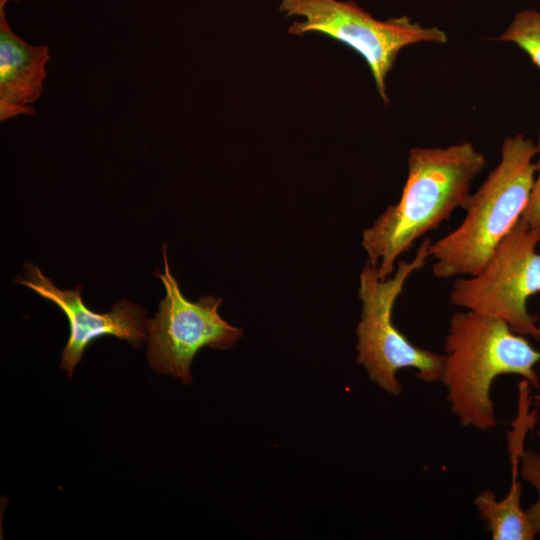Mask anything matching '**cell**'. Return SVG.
Masks as SVG:
<instances>
[{"instance_id": "obj_1", "label": "cell", "mask_w": 540, "mask_h": 540, "mask_svg": "<svg viewBox=\"0 0 540 540\" xmlns=\"http://www.w3.org/2000/svg\"><path fill=\"white\" fill-rule=\"evenodd\" d=\"M486 163L484 154L468 141L409 150L408 175L399 202L388 206L363 231L362 245L380 279L392 275L399 256L418 238L437 229L461 207Z\"/></svg>"}, {"instance_id": "obj_2", "label": "cell", "mask_w": 540, "mask_h": 540, "mask_svg": "<svg viewBox=\"0 0 540 540\" xmlns=\"http://www.w3.org/2000/svg\"><path fill=\"white\" fill-rule=\"evenodd\" d=\"M440 381L460 424L483 432L497 426L491 399L494 380L518 375L540 388V350L501 319L473 311L454 313L444 341Z\"/></svg>"}, {"instance_id": "obj_3", "label": "cell", "mask_w": 540, "mask_h": 540, "mask_svg": "<svg viewBox=\"0 0 540 540\" xmlns=\"http://www.w3.org/2000/svg\"><path fill=\"white\" fill-rule=\"evenodd\" d=\"M500 152L497 166L461 204L460 225L429 246L438 279L478 273L522 218L535 180L536 145L519 133L507 137Z\"/></svg>"}, {"instance_id": "obj_4", "label": "cell", "mask_w": 540, "mask_h": 540, "mask_svg": "<svg viewBox=\"0 0 540 540\" xmlns=\"http://www.w3.org/2000/svg\"><path fill=\"white\" fill-rule=\"evenodd\" d=\"M431 239H424L411 261L399 259L393 276L380 279L377 266L366 262L360 273L358 296L362 313L356 328L357 362L372 382L385 392L399 395L402 386L397 372L416 370L423 382L439 381L443 354L414 345L393 323V308L410 275L429 259Z\"/></svg>"}, {"instance_id": "obj_5", "label": "cell", "mask_w": 540, "mask_h": 540, "mask_svg": "<svg viewBox=\"0 0 540 540\" xmlns=\"http://www.w3.org/2000/svg\"><path fill=\"white\" fill-rule=\"evenodd\" d=\"M279 11L302 19L289 26L290 34L321 33L360 54L384 103L389 102L386 77L403 48L421 42L448 41L447 34L438 27L422 26L407 16L378 20L353 1L280 0Z\"/></svg>"}, {"instance_id": "obj_6", "label": "cell", "mask_w": 540, "mask_h": 540, "mask_svg": "<svg viewBox=\"0 0 540 540\" xmlns=\"http://www.w3.org/2000/svg\"><path fill=\"white\" fill-rule=\"evenodd\" d=\"M539 243L540 225L521 218L478 273L456 278L451 304L501 319L517 334L540 340L538 318L527 307L540 293Z\"/></svg>"}, {"instance_id": "obj_7", "label": "cell", "mask_w": 540, "mask_h": 540, "mask_svg": "<svg viewBox=\"0 0 540 540\" xmlns=\"http://www.w3.org/2000/svg\"><path fill=\"white\" fill-rule=\"evenodd\" d=\"M162 254L164 273L156 269L155 275L163 282L166 295L154 318L146 319L147 361L158 373L190 384V367L197 352L205 346L229 349L243 331L220 316L222 298L207 295L195 302L187 300L170 271L165 244Z\"/></svg>"}, {"instance_id": "obj_8", "label": "cell", "mask_w": 540, "mask_h": 540, "mask_svg": "<svg viewBox=\"0 0 540 540\" xmlns=\"http://www.w3.org/2000/svg\"><path fill=\"white\" fill-rule=\"evenodd\" d=\"M15 281L53 302L66 315L70 336L61 354L60 367L66 370L69 378L86 348L99 337L114 336L135 349L147 341L145 310L137 304L121 300L111 307L110 312L96 313L84 304L81 286L61 290L32 262L25 264L24 276Z\"/></svg>"}, {"instance_id": "obj_9", "label": "cell", "mask_w": 540, "mask_h": 540, "mask_svg": "<svg viewBox=\"0 0 540 540\" xmlns=\"http://www.w3.org/2000/svg\"><path fill=\"white\" fill-rule=\"evenodd\" d=\"M47 46H32L9 27L0 7V120L32 115L43 91Z\"/></svg>"}, {"instance_id": "obj_10", "label": "cell", "mask_w": 540, "mask_h": 540, "mask_svg": "<svg viewBox=\"0 0 540 540\" xmlns=\"http://www.w3.org/2000/svg\"><path fill=\"white\" fill-rule=\"evenodd\" d=\"M520 474L511 471V484L506 496L498 500L485 489L474 499L480 519L493 540H532L536 536L522 508V483Z\"/></svg>"}, {"instance_id": "obj_11", "label": "cell", "mask_w": 540, "mask_h": 540, "mask_svg": "<svg viewBox=\"0 0 540 540\" xmlns=\"http://www.w3.org/2000/svg\"><path fill=\"white\" fill-rule=\"evenodd\" d=\"M497 40L516 44L540 70V12H518Z\"/></svg>"}, {"instance_id": "obj_12", "label": "cell", "mask_w": 540, "mask_h": 540, "mask_svg": "<svg viewBox=\"0 0 540 540\" xmlns=\"http://www.w3.org/2000/svg\"><path fill=\"white\" fill-rule=\"evenodd\" d=\"M519 474L537 492V500L525 511L535 536H540V452L524 449L520 458Z\"/></svg>"}, {"instance_id": "obj_13", "label": "cell", "mask_w": 540, "mask_h": 540, "mask_svg": "<svg viewBox=\"0 0 540 540\" xmlns=\"http://www.w3.org/2000/svg\"><path fill=\"white\" fill-rule=\"evenodd\" d=\"M536 145L538 160L535 163L536 174L529 203L522 215V219L533 226L540 225V130Z\"/></svg>"}, {"instance_id": "obj_14", "label": "cell", "mask_w": 540, "mask_h": 540, "mask_svg": "<svg viewBox=\"0 0 540 540\" xmlns=\"http://www.w3.org/2000/svg\"><path fill=\"white\" fill-rule=\"evenodd\" d=\"M533 402H534L535 407H536L538 410H540V394H535V395L533 396ZM536 435H537L538 438H540V429H538V430L536 431Z\"/></svg>"}, {"instance_id": "obj_15", "label": "cell", "mask_w": 540, "mask_h": 540, "mask_svg": "<svg viewBox=\"0 0 540 540\" xmlns=\"http://www.w3.org/2000/svg\"><path fill=\"white\" fill-rule=\"evenodd\" d=\"M538 332H539V338H540V323L538 324Z\"/></svg>"}]
</instances>
